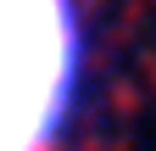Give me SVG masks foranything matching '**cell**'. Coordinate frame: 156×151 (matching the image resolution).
<instances>
[{
  "label": "cell",
  "mask_w": 156,
  "mask_h": 151,
  "mask_svg": "<svg viewBox=\"0 0 156 151\" xmlns=\"http://www.w3.org/2000/svg\"><path fill=\"white\" fill-rule=\"evenodd\" d=\"M78 0H0V151H56L84 101Z\"/></svg>",
  "instance_id": "1"
}]
</instances>
